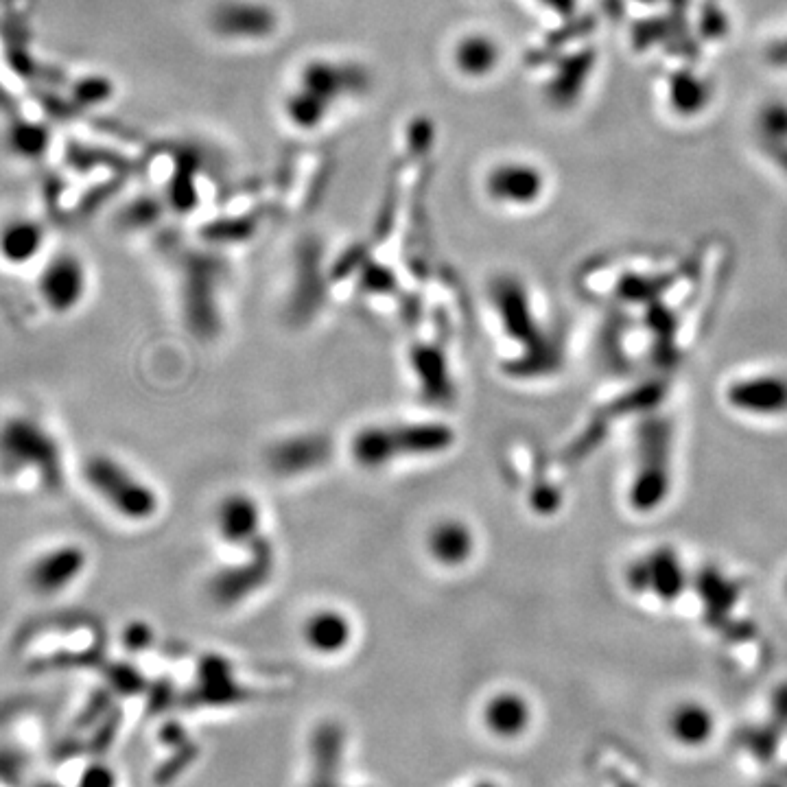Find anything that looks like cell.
<instances>
[{"instance_id":"cell-1","label":"cell","mask_w":787,"mask_h":787,"mask_svg":"<svg viewBox=\"0 0 787 787\" xmlns=\"http://www.w3.org/2000/svg\"><path fill=\"white\" fill-rule=\"evenodd\" d=\"M0 477L44 492L64 486L62 444L38 416L16 411L0 420Z\"/></svg>"},{"instance_id":"cell-2","label":"cell","mask_w":787,"mask_h":787,"mask_svg":"<svg viewBox=\"0 0 787 787\" xmlns=\"http://www.w3.org/2000/svg\"><path fill=\"white\" fill-rule=\"evenodd\" d=\"M81 479L112 514L129 523L154 519L160 510L156 490L110 453H92L81 464Z\"/></svg>"},{"instance_id":"cell-3","label":"cell","mask_w":787,"mask_h":787,"mask_svg":"<svg viewBox=\"0 0 787 787\" xmlns=\"http://www.w3.org/2000/svg\"><path fill=\"white\" fill-rule=\"evenodd\" d=\"M453 433L442 425H401L363 429L352 451L363 466H381L398 457L425 455L449 449Z\"/></svg>"},{"instance_id":"cell-4","label":"cell","mask_w":787,"mask_h":787,"mask_svg":"<svg viewBox=\"0 0 787 787\" xmlns=\"http://www.w3.org/2000/svg\"><path fill=\"white\" fill-rule=\"evenodd\" d=\"M88 551L79 543H55L33 554L22 569V582L33 597H60L88 571Z\"/></svg>"},{"instance_id":"cell-5","label":"cell","mask_w":787,"mask_h":787,"mask_svg":"<svg viewBox=\"0 0 787 787\" xmlns=\"http://www.w3.org/2000/svg\"><path fill=\"white\" fill-rule=\"evenodd\" d=\"M88 269L77 254H55L44 263L38 276V298L53 315L75 313L88 296Z\"/></svg>"},{"instance_id":"cell-6","label":"cell","mask_w":787,"mask_h":787,"mask_svg":"<svg viewBox=\"0 0 787 787\" xmlns=\"http://www.w3.org/2000/svg\"><path fill=\"white\" fill-rule=\"evenodd\" d=\"M210 25L221 38L261 42L276 33L278 14L258 0H226L213 9Z\"/></svg>"},{"instance_id":"cell-7","label":"cell","mask_w":787,"mask_h":787,"mask_svg":"<svg viewBox=\"0 0 787 787\" xmlns=\"http://www.w3.org/2000/svg\"><path fill=\"white\" fill-rule=\"evenodd\" d=\"M486 195L505 206H532L545 193V173L530 162H501L484 180Z\"/></svg>"},{"instance_id":"cell-8","label":"cell","mask_w":787,"mask_h":787,"mask_svg":"<svg viewBox=\"0 0 787 787\" xmlns=\"http://www.w3.org/2000/svg\"><path fill=\"white\" fill-rule=\"evenodd\" d=\"M726 401L742 414L783 416L787 414V377L783 374H755L728 385Z\"/></svg>"},{"instance_id":"cell-9","label":"cell","mask_w":787,"mask_h":787,"mask_svg":"<svg viewBox=\"0 0 787 787\" xmlns=\"http://www.w3.org/2000/svg\"><path fill=\"white\" fill-rule=\"evenodd\" d=\"M628 582L634 591H650L661 602H676L685 591V569L674 549H656L645 560L632 565Z\"/></svg>"},{"instance_id":"cell-10","label":"cell","mask_w":787,"mask_h":787,"mask_svg":"<svg viewBox=\"0 0 787 787\" xmlns=\"http://www.w3.org/2000/svg\"><path fill=\"white\" fill-rule=\"evenodd\" d=\"M427 549L433 562L440 567L457 569L471 560L475 551L473 530L464 521L442 519L431 527L427 536Z\"/></svg>"},{"instance_id":"cell-11","label":"cell","mask_w":787,"mask_h":787,"mask_svg":"<svg viewBox=\"0 0 787 787\" xmlns=\"http://www.w3.org/2000/svg\"><path fill=\"white\" fill-rule=\"evenodd\" d=\"M302 639L315 654L337 656L342 654L352 641V624L342 610H315V613L304 621Z\"/></svg>"},{"instance_id":"cell-12","label":"cell","mask_w":787,"mask_h":787,"mask_svg":"<svg viewBox=\"0 0 787 787\" xmlns=\"http://www.w3.org/2000/svg\"><path fill=\"white\" fill-rule=\"evenodd\" d=\"M501 62V49L486 33H468L453 46V66L468 79H486Z\"/></svg>"},{"instance_id":"cell-13","label":"cell","mask_w":787,"mask_h":787,"mask_svg":"<svg viewBox=\"0 0 787 787\" xmlns=\"http://www.w3.org/2000/svg\"><path fill=\"white\" fill-rule=\"evenodd\" d=\"M44 230L31 219H11L0 228V261L11 267H25L40 256Z\"/></svg>"},{"instance_id":"cell-14","label":"cell","mask_w":787,"mask_h":787,"mask_svg":"<svg viewBox=\"0 0 787 787\" xmlns=\"http://www.w3.org/2000/svg\"><path fill=\"white\" fill-rule=\"evenodd\" d=\"M530 711H527V702L512 691H499L495 696H490L484 707H481V722H484L486 731L495 737H512L519 733L527 724Z\"/></svg>"},{"instance_id":"cell-15","label":"cell","mask_w":787,"mask_h":787,"mask_svg":"<svg viewBox=\"0 0 787 787\" xmlns=\"http://www.w3.org/2000/svg\"><path fill=\"white\" fill-rule=\"evenodd\" d=\"M595 64L593 51H582L578 55L569 57V60L558 68L556 77L551 79L549 97L558 105H569L580 97L584 90L586 79L591 75V68Z\"/></svg>"},{"instance_id":"cell-16","label":"cell","mask_w":787,"mask_h":787,"mask_svg":"<svg viewBox=\"0 0 787 787\" xmlns=\"http://www.w3.org/2000/svg\"><path fill=\"white\" fill-rule=\"evenodd\" d=\"M352 86H355L352 84V73L331 62H313L302 75V88L315 92L328 103L346 95Z\"/></svg>"},{"instance_id":"cell-17","label":"cell","mask_w":787,"mask_h":787,"mask_svg":"<svg viewBox=\"0 0 787 787\" xmlns=\"http://www.w3.org/2000/svg\"><path fill=\"white\" fill-rule=\"evenodd\" d=\"M219 527L223 538H230L232 543H239L243 538H250L258 527V510L256 503L248 497H230L223 501L219 512Z\"/></svg>"},{"instance_id":"cell-18","label":"cell","mask_w":787,"mask_h":787,"mask_svg":"<svg viewBox=\"0 0 787 787\" xmlns=\"http://www.w3.org/2000/svg\"><path fill=\"white\" fill-rule=\"evenodd\" d=\"M328 108H331V103L302 86L287 99L289 121L300 129L320 127L326 119Z\"/></svg>"},{"instance_id":"cell-19","label":"cell","mask_w":787,"mask_h":787,"mask_svg":"<svg viewBox=\"0 0 787 787\" xmlns=\"http://www.w3.org/2000/svg\"><path fill=\"white\" fill-rule=\"evenodd\" d=\"M669 99H672L674 110L680 114H696L704 108V103L709 99V90L689 73H680L672 79V90H669Z\"/></svg>"},{"instance_id":"cell-20","label":"cell","mask_w":787,"mask_h":787,"mask_svg":"<svg viewBox=\"0 0 787 787\" xmlns=\"http://www.w3.org/2000/svg\"><path fill=\"white\" fill-rule=\"evenodd\" d=\"M538 3L545 5L551 11H556L558 16H571L575 11V5H578V0H538Z\"/></svg>"},{"instance_id":"cell-21","label":"cell","mask_w":787,"mask_h":787,"mask_svg":"<svg viewBox=\"0 0 787 787\" xmlns=\"http://www.w3.org/2000/svg\"><path fill=\"white\" fill-rule=\"evenodd\" d=\"M779 55H781V60H783V62H787V40L783 42V46L779 49Z\"/></svg>"},{"instance_id":"cell-22","label":"cell","mask_w":787,"mask_h":787,"mask_svg":"<svg viewBox=\"0 0 787 787\" xmlns=\"http://www.w3.org/2000/svg\"><path fill=\"white\" fill-rule=\"evenodd\" d=\"M785 595H787V580H785Z\"/></svg>"}]
</instances>
